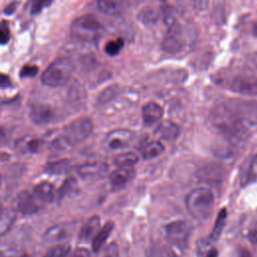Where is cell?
<instances>
[{
  "label": "cell",
  "mask_w": 257,
  "mask_h": 257,
  "mask_svg": "<svg viewBox=\"0 0 257 257\" xmlns=\"http://www.w3.org/2000/svg\"><path fill=\"white\" fill-rule=\"evenodd\" d=\"M164 151H165V147L161 142L152 141L144 147L142 151V156L145 160H150L160 156L161 154L164 153Z\"/></svg>",
  "instance_id": "d4e9b609"
},
{
  "label": "cell",
  "mask_w": 257,
  "mask_h": 257,
  "mask_svg": "<svg viewBox=\"0 0 257 257\" xmlns=\"http://www.w3.org/2000/svg\"><path fill=\"white\" fill-rule=\"evenodd\" d=\"M214 194L208 188H196L186 198L188 212L198 220L207 219L214 206Z\"/></svg>",
  "instance_id": "7a4b0ae2"
},
{
  "label": "cell",
  "mask_w": 257,
  "mask_h": 257,
  "mask_svg": "<svg viewBox=\"0 0 257 257\" xmlns=\"http://www.w3.org/2000/svg\"><path fill=\"white\" fill-rule=\"evenodd\" d=\"M20 257H30L29 255H27V254H22Z\"/></svg>",
  "instance_id": "bcb514c9"
},
{
  "label": "cell",
  "mask_w": 257,
  "mask_h": 257,
  "mask_svg": "<svg viewBox=\"0 0 257 257\" xmlns=\"http://www.w3.org/2000/svg\"><path fill=\"white\" fill-rule=\"evenodd\" d=\"M99 257H119L118 247L115 243L108 244L102 251Z\"/></svg>",
  "instance_id": "e575fe53"
},
{
  "label": "cell",
  "mask_w": 257,
  "mask_h": 257,
  "mask_svg": "<svg viewBox=\"0 0 257 257\" xmlns=\"http://www.w3.org/2000/svg\"><path fill=\"white\" fill-rule=\"evenodd\" d=\"M112 230H113V223L108 221L97 231V233L91 240V247L94 252H98L100 250V248L103 246V244L107 240Z\"/></svg>",
  "instance_id": "d6986e66"
},
{
  "label": "cell",
  "mask_w": 257,
  "mask_h": 257,
  "mask_svg": "<svg viewBox=\"0 0 257 257\" xmlns=\"http://www.w3.org/2000/svg\"><path fill=\"white\" fill-rule=\"evenodd\" d=\"M38 72V67L36 65H25L20 70L21 77H32Z\"/></svg>",
  "instance_id": "d590c367"
},
{
  "label": "cell",
  "mask_w": 257,
  "mask_h": 257,
  "mask_svg": "<svg viewBox=\"0 0 257 257\" xmlns=\"http://www.w3.org/2000/svg\"><path fill=\"white\" fill-rule=\"evenodd\" d=\"M71 167L72 164L70 160L60 159L47 163L44 167V170L47 174L50 175H62L69 172L71 170Z\"/></svg>",
  "instance_id": "ffe728a7"
},
{
  "label": "cell",
  "mask_w": 257,
  "mask_h": 257,
  "mask_svg": "<svg viewBox=\"0 0 257 257\" xmlns=\"http://www.w3.org/2000/svg\"><path fill=\"white\" fill-rule=\"evenodd\" d=\"M206 257H218V251L216 249H211L206 255Z\"/></svg>",
  "instance_id": "ee69618b"
},
{
  "label": "cell",
  "mask_w": 257,
  "mask_h": 257,
  "mask_svg": "<svg viewBox=\"0 0 257 257\" xmlns=\"http://www.w3.org/2000/svg\"><path fill=\"white\" fill-rule=\"evenodd\" d=\"M101 31V24L92 15L79 16L74 19L70 26L71 37L86 43H95L100 37Z\"/></svg>",
  "instance_id": "3957f363"
},
{
  "label": "cell",
  "mask_w": 257,
  "mask_h": 257,
  "mask_svg": "<svg viewBox=\"0 0 257 257\" xmlns=\"http://www.w3.org/2000/svg\"><path fill=\"white\" fill-rule=\"evenodd\" d=\"M210 121L225 141L238 145L257 126V101L238 98L224 101L213 108Z\"/></svg>",
  "instance_id": "6da1fadb"
},
{
  "label": "cell",
  "mask_w": 257,
  "mask_h": 257,
  "mask_svg": "<svg viewBox=\"0 0 257 257\" xmlns=\"http://www.w3.org/2000/svg\"><path fill=\"white\" fill-rule=\"evenodd\" d=\"M191 3L197 11H205L209 6V0H191Z\"/></svg>",
  "instance_id": "74e56055"
},
{
  "label": "cell",
  "mask_w": 257,
  "mask_h": 257,
  "mask_svg": "<svg viewBox=\"0 0 257 257\" xmlns=\"http://www.w3.org/2000/svg\"><path fill=\"white\" fill-rule=\"evenodd\" d=\"M73 71V64L69 58L61 57L53 61L42 73L41 81L51 87L62 86L69 80Z\"/></svg>",
  "instance_id": "277c9868"
},
{
  "label": "cell",
  "mask_w": 257,
  "mask_h": 257,
  "mask_svg": "<svg viewBox=\"0 0 257 257\" xmlns=\"http://www.w3.org/2000/svg\"><path fill=\"white\" fill-rule=\"evenodd\" d=\"M41 141L32 136H24L15 143V148L21 153H36L40 150Z\"/></svg>",
  "instance_id": "ac0fdd59"
},
{
  "label": "cell",
  "mask_w": 257,
  "mask_h": 257,
  "mask_svg": "<svg viewBox=\"0 0 257 257\" xmlns=\"http://www.w3.org/2000/svg\"><path fill=\"white\" fill-rule=\"evenodd\" d=\"M142 115L143 120L146 124H153L163 117L164 109L159 103L155 101H150L144 105Z\"/></svg>",
  "instance_id": "5bb4252c"
},
{
  "label": "cell",
  "mask_w": 257,
  "mask_h": 257,
  "mask_svg": "<svg viewBox=\"0 0 257 257\" xmlns=\"http://www.w3.org/2000/svg\"><path fill=\"white\" fill-rule=\"evenodd\" d=\"M30 117L34 123L44 125L54 120L55 113L51 106L43 103H38L32 105L30 109Z\"/></svg>",
  "instance_id": "7c38bea8"
},
{
  "label": "cell",
  "mask_w": 257,
  "mask_h": 257,
  "mask_svg": "<svg viewBox=\"0 0 257 257\" xmlns=\"http://www.w3.org/2000/svg\"><path fill=\"white\" fill-rule=\"evenodd\" d=\"M229 89L234 92L249 95L257 96V78L249 75H237L234 76L228 83Z\"/></svg>",
  "instance_id": "9c48e42d"
},
{
  "label": "cell",
  "mask_w": 257,
  "mask_h": 257,
  "mask_svg": "<svg viewBox=\"0 0 257 257\" xmlns=\"http://www.w3.org/2000/svg\"><path fill=\"white\" fill-rule=\"evenodd\" d=\"M69 257H90V253L86 248H76Z\"/></svg>",
  "instance_id": "f35d334b"
},
{
  "label": "cell",
  "mask_w": 257,
  "mask_h": 257,
  "mask_svg": "<svg viewBox=\"0 0 257 257\" xmlns=\"http://www.w3.org/2000/svg\"><path fill=\"white\" fill-rule=\"evenodd\" d=\"M148 257H176L175 252L163 244L153 245Z\"/></svg>",
  "instance_id": "f1b7e54d"
},
{
  "label": "cell",
  "mask_w": 257,
  "mask_h": 257,
  "mask_svg": "<svg viewBox=\"0 0 257 257\" xmlns=\"http://www.w3.org/2000/svg\"><path fill=\"white\" fill-rule=\"evenodd\" d=\"M93 124L90 118L80 116L71 120L63 128V140L70 146H76L84 142L92 133Z\"/></svg>",
  "instance_id": "5b68a950"
},
{
  "label": "cell",
  "mask_w": 257,
  "mask_h": 257,
  "mask_svg": "<svg viewBox=\"0 0 257 257\" xmlns=\"http://www.w3.org/2000/svg\"><path fill=\"white\" fill-rule=\"evenodd\" d=\"M118 86L117 85H110L107 86L106 88H104L97 96L96 102L98 105H103L106 104L107 102L111 101L118 93Z\"/></svg>",
  "instance_id": "83f0119b"
},
{
  "label": "cell",
  "mask_w": 257,
  "mask_h": 257,
  "mask_svg": "<svg viewBox=\"0 0 257 257\" xmlns=\"http://www.w3.org/2000/svg\"><path fill=\"white\" fill-rule=\"evenodd\" d=\"M135 134L127 128H115L104 138V145L109 150H119L127 147L134 140Z\"/></svg>",
  "instance_id": "ba28073f"
},
{
  "label": "cell",
  "mask_w": 257,
  "mask_h": 257,
  "mask_svg": "<svg viewBox=\"0 0 257 257\" xmlns=\"http://www.w3.org/2000/svg\"><path fill=\"white\" fill-rule=\"evenodd\" d=\"M237 257H252L250 251L246 248H240L237 254Z\"/></svg>",
  "instance_id": "60d3db41"
},
{
  "label": "cell",
  "mask_w": 257,
  "mask_h": 257,
  "mask_svg": "<svg viewBox=\"0 0 257 257\" xmlns=\"http://www.w3.org/2000/svg\"><path fill=\"white\" fill-rule=\"evenodd\" d=\"M226 218H227V210H226V208H222L218 213V216L216 218V221H215V224L213 226L212 232L210 234V239L211 240L217 241L219 239V237L222 234V231L225 227Z\"/></svg>",
  "instance_id": "484cf974"
},
{
  "label": "cell",
  "mask_w": 257,
  "mask_h": 257,
  "mask_svg": "<svg viewBox=\"0 0 257 257\" xmlns=\"http://www.w3.org/2000/svg\"><path fill=\"white\" fill-rule=\"evenodd\" d=\"M10 85H11L10 78L5 74H1V87L5 88V87H8Z\"/></svg>",
  "instance_id": "ab89813d"
},
{
  "label": "cell",
  "mask_w": 257,
  "mask_h": 257,
  "mask_svg": "<svg viewBox=\"0 0 257 257\" xmlns=\"http://www.w3.org/2000/svg\"><path fill=\"white\" fill-rule=\"evenodd\" d=\"M155 134L162 140L174 141L180 135V127L176 122L172 120H165L158 125Z\"/></svg>",
  "instance_id": "2e32d148"
},
{
  "label": "cell",
  "mask_w": 257,
  "mask_h": 257,
  "mask_svg": "<svg viewBox=\"0 0 257 257\" xmlns=\"http://www.w3.org/2000/svg\"><path fill=\"white\" fill-rule=\"evenodd\" d=\"M70 251V246L68 244H58L52 247L44 257H67Z\"/></svg>",
  "instance_id": "f546056e"
},
{
  "label": "cell",
  "mask_w": 257,
  "mask_h": 257,
  "mask_svg": "<svg viewBox=\"0 0 257 257\" xmlns=\"http://www.w3.org/2000/svg\"><path fill=\"white\" fill-rule=\"evenodd\" d=\"M34 195L42 202H51L54 198V187L48 182H42L35 186Z\"/></svg>",
  "instance_id": "7402d4cb"
},
{
  "label": "cell",
  "mask_w": 257,
  "mask_h": 257,
  "mask_svg": "<svg viewBox=\"0 0 257 257\" xmlns=\"http://www.w3.org/2000/svg\"><path fill=\"white\" fill-rule=\"evenodd\" d=\"M139 18L144 23H154L159 19V13L153 8H146L140 12Z\"/></svg>",
  "instance_id": "4dcf8cb0"
},
{
  "label": "cell",
  "mask_w": 257,
  "mask_h": 257,
  "mask_svg": "<svg viewBox=\"0 0 257 257\" xmlns=\"http://www.w3.org/2000/svg\"><path fill=\"white\" fill-rule=\"evenodd\" d=\"M249 238H250V240H251L252 242H254L255 244H257V229L254 230V231H252V232L250 233Z\"/></svg>",
  "instance_id": "7bdbcfd3"
},
{
  "label": "cell",
  "mask_w": 257,
  "mask_h": 257,
  "mask_svg": "<svg viewBox=\"0 0 257 257\" xmlns=\"http://www.w3.org/2000/svg\"><path fill=\"white\" fill-rule=\"evenodd\" d=\"M99 229H100V218L98 216L90 217L80 229L79 240L81 242H87L89 240H92Z\"/></svg>",
  "instance_id": "e0dca14e"
},
{
  "label": "cell",
  "mask_w": 257,
  "mask_h": 257,
  "mask_svg": "<svg viewBox=\"0 0 257 257\" xmlns=\"http://www.w3.org/2000/svg\"><path fill=\"white\" fill-rule=\"evenodd\" d=\"M54 0H32L31 3V14H39L45 7H48L52 4Z\"/></svg>",
  "instance_id": "836d02e7"
},
{
  "label": "cell",
  "mask_w": 257,
  "mask_h": 257,
  "mask_svg": "<svg viewBox=\"0 0 257 257\" xmlns=\"http://www.w3.org/2000/svg\"><path fill=\"white\" fill-rule=\"evenodd\" d=\"M185 46L184 34L181 25L178 22H174L169 25L167 34L164 37L162 47L163 50L169 54L180 53Z\"/></svg>",
  "instance_id": "52a82bcc"
},
{
  "label": "cell",
  "mask_w": 257,
  "mask_h": 257,
  "mask_svg": "<svg viewBox=\"0 0 257 257\" xmlns=\"http://www.w3.org/2000/svg\"><path fill=\"white\" fill-rule=\"evenodd\" d=\"M161 1H166V0H161Z\"/></svg>",
  "instance_id": "7dc6e473"
},
{
  "label": "cell",
  "mask_w": 257,
  "mask_h": 257,
  "mask_svg": "<svg viewBox=\"0 0 257 257\" xmlns=\"http://www.w3.org/2000/svg\"><path fill=\"white\" fill-rule=\"evenodd\" d=\"M16 8V3H11L9 6H7L4 10L5 14H12Z\"/></svg>",
  "instance_id": "b9f144b4"
},
{
  "label": "cell",
  "mask_w": 257,
  "mask_h": 257,
  "mask_svg": "<svg viewBox=\"0 0 257 257\" xmlns=\"http://www.w3.org/2000/svg\"><path fill=\"white\" fill-rule=\"evenodd\" d=\"M107 169L108 167L105 163L93 162L81 165L77 168V172L78 175L82 178H94L105 174Z\"/></svg>",
  "instance_id": "9a60e30c"
},
{
  "label": "cell",
  "mask_w": 257,
  "mask_h": 257,
  "mask_svg": "<svg viewBox=\"0 0 257 257\" xmlns=\"http://www.w3.org/2000/svg\"><path fill=\"white\" fill-rule=\"evenodd\" d=\"M74 224L72 223H59L49 227L43 234L44 242L48 244H55L62 242L69 238L73 233Z\"/></svg>",
  "instance_id": "30bf717a"
},
{
  "label": "cell",
  "mask_w": 257,
  "mask_h": 257,
  "mask_svg": "<svg viewBox=\"0 0 257 257\" xmlns=\"http://www.w3.org/2000/svg\"><path fill=\"white\" fill-rule=\"evenodd\" d=\"M38 201H40L34 193H29L27 191H22L16 197V209L23 215H32L39 211L40 206Z\"/></svg>",
  "instance_id": "8fae6325"
},
{
  "label": "cell",
  "mask_w": 257,
  "mask_h": 257,
  "mask_svg": "<svg viewBox=\"0 0 257 257\" xmlns=\"http://www.w3.org/2000/svg\"><path fill=\"white\" fill-rule=\"evenodd\" d=\"M139 162V156L133 152H125L116 156L113 160V164L117 168H134Z\"/></svg>",
  "instance_id": "cb8c5ba5"
},
{
  "label": "cell",
  "mask_w": 257,
  "mask_h": 257,
  "mask_svg": "<svg viewBox=\"0 0 257 257\" xmlns=\"http://www.w3.org/2000/svg\"><path fill=\"white\" fill-rule=\"evenodd\" d=\"M78 192V185L77 182L73 178H67L58 191V198L63 199L64 197L74 195Z\"/></svg>",
  "instance_id": "4316f807"
},
{
  "label": "cell",
  "mask_w": 257,
  "mask_h": 257,
  "mask_svg": "<svg viewBox=\"0 0 257 257\" xmlns=\"http://www.w3.org/2000/svg\"><path fill=\"white\" fill-rule=\"evenodd\" d=\"M10 38V32L9 28L7 26V23L5 21H2L1 28H0V40L2 44H6L9 41Z\"/></svg>",
  "instance_id": "8d00e7d4"
},
{
  "label": "cell",
  "mask_w": 257,
  "mask_h": 257,
  "mask_svg": "<svg viewBox=\"0 0 257 257\" xmlns=\"http://www.w3.org/2000/svg\"><path fill=\"white\" fill-rule=\"evenodd\" d=\"M254 31H255L254 33L257 35V24H256V25H255V27H254Z\"/></svg>",
  "instance_id": "f6af8a7d"
},
{
  "label": "cell",
  "mask_w": 257,
  "mask_h": 257,
  "mask_svg": "<svg viewBox=\"0 0 257 257\" xmlns=\"http://www.w3.org/2000/svg\"><path fill=\"white\" fill-rule=\"evenodd\" d=\"M122 46H123V40L121 38H118L116 40H110L105 44L104 51L106 54L110 56H114L120 51Z\"/></svg>",
  "instance_id": "1f68e13d"
},
{
  "label": "cell",
  "mask_w": 257,
  "mask_h": 257,
  "mask_svg": "<svg viewBox=\"0 0 257 257\" xmlns=\"http://www.w3.org/2000/svg\"><path fill=\"white\" fill-rule=\"evenodd\" d=\"M136 175L134 168H117L109 175V182L113 189H121L127 185Z\"/></svg>",
  "instance_id": "4fadbf2b"
},
{
  "label": "cell",
  "mask_w": 257,
  "mask_h": 257,
  "mask_svg": "<svg viewBox=\"0 0 257 257\" xmlns=\"http://www.w3.org/2000/svg\"><path fill=\"white\" fill-rule=\"evenodd\" d=\"M97 6L104 14L115 15L123 8V0H97Z\"/></svg>",
  "instance_id": "44dd1931"
},
{
  "label": "cell",
  "mask_w": 257,
  "mask_h": 257,
  "mask_svg": "<svg viewBox=\"0 0 257 257\" xmlns=\"http://www.w3.org/2000/svg\"><path fill=\"white\" fill-rule=\"evenodd\" d=\"M257 161V156H254L252 159H251V163L250 164H244V170L242 171L241 173V178H240V182H241V185L242 186H246L250 180H251V177H252V168H253V165L254 163Z\"/></svg>",
  "instance_id": "d6a6232c"
},
{
  "label": "cell",
  "mask_w": 257,
  "mask_h": 257,
  "mask_svg": "<svg viewBox=\"0 0 257 257\" xmlns=\"http://www.w3.org/2000/svg\"><path fill=\"white\" fill-rule=\"evenodd\" d=\"M16 219V212L11 208H5L1 212L0 218V234L5 235L12 227Z\"/></svg>",
  "instance_id": "603a6c76"
},
{
  "label": "cell",
  "mask_w": 257,
  "mask_h": 257,
  "mask_svg": "<svg viewBox=\"0 0 257 257\" xmlns=\"http://www.w3.org/2000/svg\"><path fill=\"white\" fill-rule=\"evenodd\" d=\"M165 231L170 245L178 250H184L188 245L192 226L186 220H176L169 223L166 226Z\"/></svg>",
  "instance_id": "8992f818"
}]
</instances>
